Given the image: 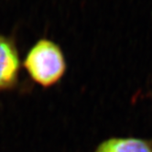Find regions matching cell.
<instances>
[{
  "label": "cell",
  "mask_w": 152,
  "mask_h": 152,
  "mask_svg": "<svg viewBox=\"0 0 152 152\" xmlns=\"http://www.w3.org/2000/svg\"><path fill=\"white\" fill-rule=\"evenodd\" d=\"M29 77L44 88L57 84L66 73L67 62L64 53L56 42L40 39L30 48L24 60Z\"/></svg>",
  "instance_id": "obj_1"
},
{
  "label": "cell",
  "mask_w": 152,
  "mask_h": 152,
  "mask_svg": "<svg viewBox=\"0 0 152 152\" xmlns=\"http://www.w3.org/2000/svg\"><path fill=\"white\" fill-rule=\"evenodd\" d=\"M20 62L13 41L0 35V92L13 88L18 83Z\"/></svg>",
  "instance_id": "obj_2"
},
{
  "label": "cell",
  "mask_w": 152,
  "mask_h": 152,
  "mask_svg": "<svg viewBox=\"0 0 152 152\" xmlns=\"http://www.w3.org/2000/svg\"><path fill=\"white\" fill-rule=\"evenodd\" d=\"M94 152H152V141L134 137H114L102 141Z\"/></svg>",
  "instance_id": "obj_3"
}]
</instances>
